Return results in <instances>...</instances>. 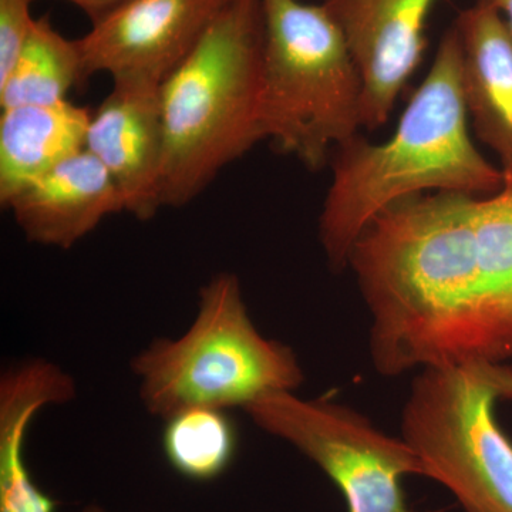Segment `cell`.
<instances>
[{
    "mask_svg": "<svg viewBox=\"0 0 512 512\" xmlns=\"http://www.w3.org/2000/svg\"><path fill=\"white\" fill-rule=\"evenodd\" d=\"M379 375L512 360V200L430 192L367 225L349 256Z\"/></svg>",
    "mask_w": 512,
    "mask_h": 512,
    "instance_id": "cell-1",
    "label": "cell"
},
{
    "mask_svg": "<svg viewBox=\"0 0 512 512\" xmlns=\"http://www.w3.org/2000/svg\"><path fill=\"white\" fill-rule=\"evenodd\" d=\"M456 26L441 39L430 72L383 143L355 137L336 147L319 241L333 271L348 268L357 239L380 212L430 192L490 197L505 173L471 138Z\"/></svg>",
    "mask_w": 512,
    "mask_h": 512,
    "instance_id": "cell-2",
    "label": "cell"
},
{
    "mask_svg": "<svg viewBox=\"0 0 512 512\" xmlns=\"http://www.w3.org/2000/svg\"><path fill=\"white\" fill-rule=\"evenodd\" d=\"M262 0H232L160 87L163 207L194 201L264 140Z\"/></svg>",
    "mask_w": 512,
    "mask_h": 512,
    "instance_id": "cell-3",
    "label": "cell"
},
{
    "mask_svg": "<svg viewBox=\"0 0 512 512\" xmlns=\"http://www.w3.org/2000/svg\"><path fill=\"white\" fill-rule=\"evenodd\" d=\"M138 399L161 420L190 409L244 410L293 392L305 373L291 346L268 339L249 315L241 282L220 272L202 285L197 315L178 338H157L130 362Z\"/></svg>",
    "mask_w": 512,
    "mask_h": 512,
    "instance_id": "cell-4",
    "label": "cell"
},
{
    "mask_svg": "<svg viewBox=\"0 0 512 512\" xmlns=\"http://www.w3.org/2000/svg\"><path fill=\"white\" fill-rule=\"evenodd\" d=\"M261 126L279 151L318 171L359 134L363 79L342 29L322 3L262 0Z\"/></svg>",
    "mask_w": 512,
    "mask_h": 512,
    "instance_id": "cell-5",
    "label": "cell"
},
{
    "mask_svg": "<svg viewBox=\"0 0 512 512\" xmlns=\"http://www.w3.org/2000/svg\"><path fill=\"white\" fill-rule=\"evenodd\" d=\"M500 402H512V365L467 362L421 369L403 409V439L466 512H512V441L495 417Z\"/></svg>",
    "mask_w": 512,
    "mask_h": 512,
    "instance_id": "cell-6",
    "label": "cell"
},
{
    "mask_svg": "<svg viewBox=\"0 0 512 512\" xmlns=\"http://www.w3.org/2000/svg\"><path fill=\"white\" fill-rule=\"evenodd\" d=\"M244 412L315 463L338 487L348 512H417L407 505L402 481L427 471L403 437L387 436L348 406L293 392L266 394Z\"/></svg>",
    "mask_w": 512,
    "mask_h": 512,
    "instance_id": "cell-7",
    "label": "cell"
},
{
    "mask_svg": "<svg viewBox=\"0 0 512 512\" xmlns=\"http://www.w3.org/2000/svg\"><path fill=\"white\" fill-rule=\"evenodd\" d=\"M232 0H123L79 40L90 77L161 87Z\"/></svg>",
    "mask_w": 512,
    "mask_h": 512,
    "instance_id": "cell-8",
    "label": "cell"
},
{
    "mask_svg": "<svg viewBox=\"0 0 512 512\" xmlns=\"http://www.w3.org/2000/svg\"><path fill=\"white\" fill-rule=\"evenodd\" d=\"M363 79L362 127H383L423 60L426 22L436 0H322Z\"/></svg>",
    "mask_w": 512,
    "mask_h": 512,
    "instance_id": "cell-9",
    "label": "cell"
},
{
    "mask_svg": "<svg viewBox=\"0 0 512 512\" xmlns=\"http://www.w3.org/2000/svg\"><path fill=\"white\" fill-rule=\"evenodd\" d=\"M86 150L109 171L128 214L140 221L156 217L163 208L160 87L114 84L92 114Z\"/></svg>",
    "mask_w": 512,
    "mask_h": 512,
    "instance_id": "cell-10",
    "label": "cell"
},
{
    "mask_svg": "<svg viewBox=\"0 0 512 512\" xmlns=\"http://www.w3.org/2000/svg\"><path fill=\"white\" fill-rule=\"evenodd\" d=\"M32 244L70 249L111 215L126 212L109 171L84 150L47 171L5 205Z\"/></svg>",
    "mask_w": 512,
    "mask_h": 512,
    "instance_id": "cell-11",
    "label": "cell"
},
{
    "mask_svg": "<svg viewBox=\"0 0 512 512\" xmlns=\"http://www.w3.org/2000/svg\"><path fill=\"white\" fill-rule=\"evenodd\" d=\"M454 26L461 42V83L481 143L512 171V30L493 0L464 9Z\"/></svg>",
    "mask_w": 512,
    "mask_h": 512,
    "instance_id": "cell-12",
    "label": "cell"
},
{
    "mask_svg": "<svg viewBox=\"0 0 512 512\" xmlns=\"http://www.w3.org/2000/svg\"><path fill=\"white\" fill-rule=\"evenodd\" d=\"M77 396L74 377L63 367L32 357L0 377V512H56L57 501L33 480L25 458L30 423L40 410Z\"/></svg>",
    "mask_w": 512,
    "mask_h": 512,
    "instance_id": "cell-13",
    "label": "cell"
},
{
    "mask_svg": "<svg viewBox=\"0 0 512 512\" xmlns=\"http://www.w3.org/2000/svg\"><path fill=\"white\" fill-rule=\"evenodd\" d=\"M92 114L72 101L0 113V204L86 148Z\"/></svg>",
    "mask_w": 512,
    "mask_h": 512,
    "instance_id": "cell-14",
    "label": "cell"
},
{
    "mask_svg": "<svg viewBox=\"0 0 512 512\" xmlns=\"http://www.w3.org/2000/svg\"><path fill=\"white\" fill-rule=\"evenodd\" d=\"M84 79L79 40L60 35L47 16L35 19L18 59L0 80V107L62 103Z\"/></svg>",
    "mask_w": 512,
    "mask_h": 512,
    "instance_id": "cell-15",
    "label": "cell"
},
{
    "mask_svg": "<svg viewBox=\"0 0 512 512\" xmlns=\"http://www.w3.org/2000/svg\"><path fill=\"white\" fill-rule=\"evenodd\" d=\"M161 446L180 476L201 483L215 480L237 454V426L225 410H185L164 420Z\"/></svg>",
    "mask_w": 512,
    "mask_h": 512,
    "instance_id": "cell-16",
    "label": "cell"
},
{
    "mask_svg": "<svg viewBox=\"0 0 512 512\" xmlns=\"http://www.w3.org/2000/svg\"><path fill=\"white\" fill-rule=\"evenodd\" d=\"M33 0H0V80L10 72L28 39L35 19Z\"/></svg>",
    "mask_w": 512,
    "mask_h": 512,
    "instance_id": "cell-17",
    "label": "cell"
},
{
    "mask_svg": "<svg viewBox=\"0 0 512 512\" xmlns=\"http://www.w3.org/2000/svg\"><path fill=\"white\" fill-rule=\"evenodd\" d=\"M67 2L73 3L77 8L82 9L92 22H96L104 15L119 6L123 0H67Z\"/></svg>",
    "mask_w": 512,
    "mask_h": 512,
    "instance_id": "cell-18",
    "label": "cell"
},
{
    "mask_svg": "<svg viewBox=\"0 0 512 512\" xmlns=\"http://www.w3.org/2000/svg\"><path fill=\"white\" fill-rule=\"evenodd\" d=\"M493 2L500 9V12L503 13L505 22L508 23L512 30V0H493Z\"/></svg>",
    "mask_w": 512,
    "mask_h": 512,
    "instance_id": "cell-19",
    "label": "cell"
},
{
    "mask_svg": "<svg viewBox=\"0 0 512 512\" xmlns=\"http://www.w3.org/2000/svg\"><path fill=\"white\" fill-rule=\"evenodd\" d=\"M501 194L505 197L511 198L512 200V171L510 174H505V184Z\"/></svg>",
    "mask_w": 512,
    "mask_h": 512,
    "instance_id": "cell-20",
    "label": "cell"
},
{
    "mask_svg": "<svg viewBox=\"0 0 512 512\" xmlns=\"http://www.w3.org/2000/svg\"><path fill=\"white\" fill-rule=\"evenodd\" d=\"M77 512H109V511H107L106 508L101 507V505H99V504H87V505H84L82 510L77 511Z\"/></svg>",
    "mask_w": 512,
    "mask_h": 512,
    "instance_id": "cell-21",
    "label": "cell"
}]
</instances>
